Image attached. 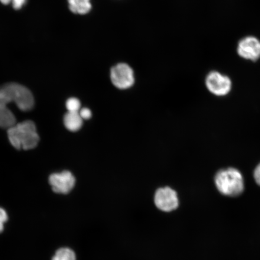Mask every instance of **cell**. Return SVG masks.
Here are the masks:
<instances>
[{"label": "cell", "instance_id": "1", "mask_svg": "<svg viewBox=\"0 0 260 260\" xmlns=\"http://www.w3.org/2000/svg\"><path fill=\"white\" fill-rule=\"evenodd\" d=\"M12 103L25 112L32 109L35 100L30 91L21 84L8 83L0 87V127L9 128L16 124L15 116L8 107Z\"/></svg>", "mask_w": 260, "mask_h": 260}, {"label": "cell", "instance_id": "2", "mask_svg": "<svg viewBox=\"0 0 260 260\" xmlns=\"http://www.w3.org/2000/svg\"><path fill=\"white\" fill-rule=\"evenodd\" d=\"M8 136L10 142L17 149H34L38 144L40 137L35 123L26 121L15 124L8 128Z\"/></svg>", "mask_w": 260, "mask_h": 260}, {"label": "cell", "instance_id": "3", "mask_svg": "<svg viewBox=\"0 0 260 260\" xmlns=\"http://www.w3.org/2000/svg\"><path fill=\"white\" fill-rule=\"evenodd\" d=\"M214 181L220 193L228 197L238 196L245 188L241 172L235 168L220 170L217 172Z\"/></svg>", "mask_w": 260, "mask_h": 260}, {"label": "cell", "instance_id": "4", "mask_svg": "<svg viewBox=\"0 0 260 260\" xmlns=\"http://www.w3.org/2000/svg\"><path fill=\"white\" fill-rule=\"evenodd\" d=\"M206 85L213 95L223 96L228 95L232 90V81L225 75L217 71H211L206 77Z\"/></svg>", "mask_w": 260, "mask_h": 260}, {"label": "cell", "instance_id": "5", "mask_svg": "<svg viewBox=\"0 0 260 260\" xmlns=\"http://www.w3.org/2000/svg\"><path fill=\"white\" fill-rule=\"evenodd\" d=\"M110 79L114 86L119 89H126L135 83L134 72L126 63H119L112 68Z\"/></svg>", "mask_w": 260, "mask_h": 260}, {"label": "cell", "instance_id": "6", "mask_svg": "<svg viewBox=\"0 0 260 260\" xmlns=\"http://www.w3.org/2000/svg\"><path fill=\"white\" fill-rule=\"evenodd\" d=\"M154 203L159 210L165 212H171L178 207L177 193L169 187L159 188L155 194Z\"/></svg>", "mask_w": 260, "mask_h": 260}, {"label": "cell", "instance_id": "7", "mask_svg": "<svg viewBox=\"0 0 260 260\" xmlns=\"http://www.w3.org/2000/svg\"><path fill=\"white\" fill-rule=\"evenodd\" d=\"M49 183L55 193L68 194L73 189L76 178L71 172L64 171L51 175Z\"/></svg>", "mask_w": 260, "mask_h": 260}, {"label": "cell", "instance_id": "8", "mask_svg": "<svg viewBox=\"0 0 260 260\" xmlns=\"http://www.w3.org/2000/svg\"><path fill=\"white\" fill-rule=\"evenodd\" d=\"M237 54L244 59L255 61L260 58V41L254 37L242 39L237 48Z\"/></svg>", "mask_w": 260, "mask_h": 260}, {"label": "cell", "instance_id": "9", "mask_svg": "<svg viewBox=\"0 0 260 260\" xmlns=\"http://www.w3.org/2000/svg\"><path fill=\"white\" fill-rule=\"evenodd\" d=\"M64 124L70 131L77 132L83 125V119L79 112H68L64 117Z\"/></svg>", "mask_w": 260, "mask_h": 260}, {"label": "cell", "instance_id": "10", "mask_svg": "<svg viewBox=\"0 0 260 260\" xmlns=\"http://www.w3.org/2000/svg\"><path fill=\"white\" fill-rule=\"evenodd\" d=\"M70 11L74 14L85 15L90 11V0H68Z\"/></svg>", "mask_w": 260, "mask_h": 260}, {"label": "cell", "instance_id": "11", "mask_svg": "<svg viewBox=\"0 0 260 260\" xmlns=\"http://www.w3.org/2000/svg\"><path fill=\"white\" fill-rule=\"evenodd\" d=\"M52 260H76V256L72 249L62 248L57 250Z\"/></svg>", "mask_w": 260, "mask_h": 260}, {"label": "cell", "instance_id": "12", "mask_svg": "<svg viewBox=\"0 0 260 260\" xmlns=\"http://www.w3.org/2000/svg\"><path fill=\"white\" fill-rule=\"evenodd\" d=\"M66 107L68 112H79L81 103L79 99L76 98H70L67 100Z\"/></svg>", "mask_w": 260, "mask_h": 260}, {"label": "cell", "instance_id": "13", "mask_svg": "<svg viewBox=\"0 0 260 260\" xmlns=\"http://www.w3.org/2000/svg\"><path fill=\"white\" fill-rule=\"evenodd\" d=\"M27 0H0L3 4L7 5L12 4L15 9H20L25 5Z\"/></svg>", "mask_w": 260, "mask_h": 260}, {"label": "cell", "instance_id": "14", "mask_svg": "<svg viewBox=\"0 0 260 260\" xmlns=\"http://www.w3.org/2000/svg\"><path fill=\"white\" fill-rule=\"evenodd\" d=\"M8 216L6 211L0 208V233H2L4 230L5 223L7 222Z\"/></svg>", "mask_w": 260, "mask_h": 260}, {"label": "cell", "instance_id": "15", "mask_svg": "<svg viewBox=\"0 0 260 260\" xmlns=\"http://www.w3.org/2000/svg\"><path fill=\"white\" fill-rule=\"evenodd\" d=\"M81 118L82 119H89L92 117V112L87 108H83L79 112Z\"/></svg>", "mask_w": 260, "mask_h": 260}, {"label": "cell", "instance_id": "16", "mask_svg": "<svg viewBox=\"0 0 260 260\" xmlns=\"http://www.w3.org/2000/svg\"><path fill=\"white\" fill-rule=\"evenodd\" d=\"M253 176H254L256 183L260 186V164L255 168Z\"/></svg>", "mask_w": 260, "mask_h": 260}]
</instances>
